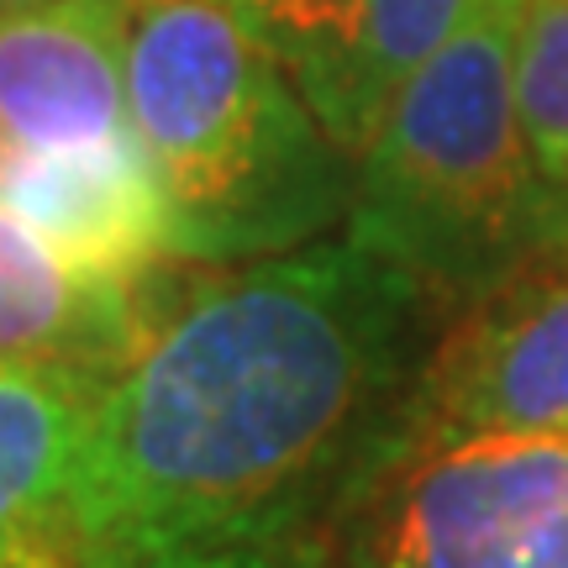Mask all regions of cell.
Masks as SVG:
<instances>
[{
    "mask_svg": "<svg viewBox=\"0 0 568 568\" xmlns=\"http://www.w3.org/2000/svg\"><path fill=\"white\" fill-rule=\"evenodd\" d=\"M101 568H337L326 527L274 531V537H247V542H216V548H184L159 558H126Z\"/></svg>",
    "mask_w": 568,
    "mask_h": 568,
    "instance_id": "obj_13",
    "label": "cell"
},
{
    "mask_svg": "<svg viewBox=\"0 0 568 568\" xmlns=\"http://www.w3.org/2000/svg\"><path fill=\"white\" fill-rule=\"evenodd\" d=\"M468 6L474 0H364L337 69L311 95L316 122L347 159L368 148L406 80L464 27Z\"/></svg>",
    "mask_w": 568,
    "mask_h": 568,
    "instance_id": "obj_10",
    "label": "cell"
},
{
    "mask_svg": "<svg viewBox=\"0 0 568 568\" xmlns=\"http://www.w3.org/2000/svg\"><path fill=\"white\" fill-rule=\"evenodd\" d=\"M337 568H568V432L395 422L326 510Z\"/></svg>",
    "mask_w": 568,
    "mask_h": 568,
    "instance_id": "obj_4",
    "label": "cell"
},
{
    "mask_svg": "<svg viewBox=\"0 0 568 568\" xmlns=\"http://www.w3.org/2000/svg\"><path fill=\"white\" fill-rule=\"evenodd\" d=\"M0 6H27V0H0Z\"/></svg>",
    "mask_w": 568,
    "mask_h": 568,
    "instance_id": "obj_15",
    "label": "cell"
},
{
    "mask_svg": "<svg viewBox=\"0 0 568 568\" xmlns=\"http://www.w3.org/2000/svg\"><path fill=\"white\" fill-rule=\"evenodd\" d=\"M142 284L74 268L0 205V364H69L111 374L138 326Z\"/></svg>",
    "mask_w": 568,
    "mask_h": 568,
    "instance_id": "obj_9",
    "label": "cell"
},
{
    "mask_svg": "<svg viewBox=\"0 0 568 568\" xmlns=\"http://www.w3.org/2000/svg\"><path fill=\"white\" fill-rule=\"evenodd\" d=\"M437 295L358 232L163 284L95 389L80 568L326 527L400 422Z\"/></svg>",
    "mask_w": 568,
    "mask_h": 568,
    "instance_id": "obj_1",
    "label": "cell"
},
{
    "mask_svg": "<svg viewBox=\"0 0 568 568\" xmlns=\"http://www.w3.org/2000/svg\"><path fill=\"white\" fill-rule=\"evenodd\" d=\"M400 426L422 437L568 432V247L458 305Z\"/></svg>",
    "mask_w": 568,
    "mask_h": 568,
    "instance_id": "obj_5",
    "label": "cell"
},
{
    "mask_svg": "<svg viewBox=\"0 0 568 568\" xmlns=\"http://www.w3.org/2000/svg\"><path fill=\"white\" fill-rule=\"evenodd\" d=\"M126 32L132 0L0 6V159L126 138Z\"/></svg>",
    "mask_w": 568,
    "mask_h": 568,
    "instance_id": "obj_6",
    "label": "cell"
},
{
    "mask_svg": "<svg viewBox=\"0 0 568 568\" xmlns=\"http://www.w3.org/2000/svg\"><path fill=\"white\" fill-rule=\"evenodd\" d=\"M126 116L190 264L284 253L353 211L347 153L232 0H132Z\"/></svg>",
    "mask_w": 568,
    "mask_h": 568,
    "instance_id": "obj_2",
    "label": "cell"
},
{
    "mask_svg": "<svg viewBox=\"0 0 568 568\" xmlns=\"http://www.w3.org/2000/svg\"><path fill=\"white\" fill-rule=\"evenodd\" d=\"M232 6L268 38V48L295 74L305 101L337 69L347 38L358 27V11H364V0H232Z\"/></svg>",
    "mask_w": 568,
    "mask_h": 568,
    "instance_id": "obj_12",
    "label": "cell"
},
{
    "mask_svg": "<svg viewBox=\"0 0 568 568\" xmlns=\"http://www.w3.org/2000/svg\"><path fill=\"white\" fill-rule=\"evenodd\" d=\"M0 205L95 280L142 284L180 258L169 195L132 132L74 153H6Z\"/></svg>",
    "mask_w": 568,
    "mask_h": 568,
    "instance_id": "obj_7",
    "label": "cell"
},
{
    "mask_svg": "<svg viewBox=\"0 0 568 568\" xmlns=\"http://www.w3.org/2000/svg\"><path fill=\"white\" fill-rule=\"evenodd\" d=\"M521 0H474L358 153L347 232L443 305H468L568 247V195L542 174L516 101Z\"/></svg>",
    "mask_w": 568,
    "mask_h": 568,
    "instance_id": "obj_3",
    "label": "cell"
},
{
    "mask_svg": "<svg viewBox=\"0 0 568 568\" xmlns=\"http://www.w3.org/2000/svg\"><path fill=\"white\" fill-rule=\"evenodd\" d=\"M0 568H74V564H0Z\"/></svg>",
    "mask_w": 568,
    "mask_h": 568,
    "instance_id": "obj_14",
    "label": "cell"
},
{
    "mask_svg": "<svg viewBox=\"0 0 568 568\" xmlns=\"http://www.w3.org/2000/svg\"><path fill=\"white\" fill-rule=\"evenodd\" d=\"M101 374L0 364V564H74V485Z\"/></svg>",
    "mask_w": 568,
    "mask_h": 568,
    "instance_id": "obj_8",
    "label": "cell"
},
{
    "mask_svg": "<svg viewBox=\"0 0 568 568\" xmlns=\"http://www.w3.org/2000/svg\"><path fill=\"white\" fill-rule=\"evenodd\" d=\"M516 101L542 174L568 195V0H521Z\"/></svg>",
    "mask_w": 568,
    "mask_h": 568,
    "instance_id": "obj_11",
    "label": "cell"
}]
</instances>
